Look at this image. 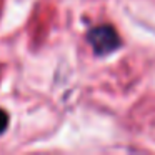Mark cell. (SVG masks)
<instances>
[{
	"instance_id": "1",
	"label": "cell",
	"mask_w": 155,
	"mask_h": 155,
	"mask_svg": "<svg viewBox=\"0 0 155 155\" xmlns=\"http://www.w3.org/2000/svg\"><path fill=\"white\" fill-rule=\"evenodd\" d=\"M87 40L95 50V54L98 55L110 54L115 48L120 47L122 44L117 30L112 25H98V27L92 28L87 35Z\"/></svg>"
},
{
	"instance_id": "2",
	"label": "cell",
	"mask_w": 155,
	"mask_h": 155,
	"mask_svg": "<svg viewBox=\"0 0 155 155\" xmlns=\"http://www.w3.org/2000/svg\"><path fill=\"white\" fill-rule=\"evenodd\" d=\"M7 125H8V115H7V112H5V110L0 108V134L7 128Z\"/></svg>"
}]
</instances>
